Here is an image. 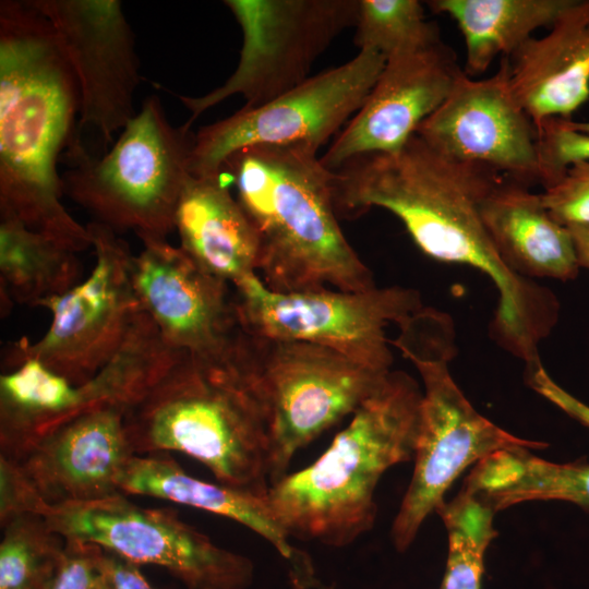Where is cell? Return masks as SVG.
I'll return each instance as SVG.
<instances>
[{"label":"cell","mask_w":589,"mask_h":589,"mask_svg":"<svg viewBox=\"0 0 589 589\" xmlns=\"http://www.w3.org/2000/svg\"><path fill=\"white\" fill-rule=\"evenodd\" d=\"M505 178L481 164L452 159L414 134L398 151L358 156L333 170L337 216L371 207L394 214L428 256L462 264L491 278L498 302L491 335L527 364L556 325L560 303L546 287L515 274L500 257L481 205Z\"/></svg>","instance_id":"obj_1"},{"label":"cell","mask_w":589,"mask_h":589,"mask_svg":"<svg viewBox=\"0 0 589 589\" xmlns=\"http://www.w3.org/2000/svg\"><path fill=\"white\" fill-rule=\"evenodd\" d=\"M75 75L33 0L0 2V215L74 252L92 247L63 206L58 158L74 141Z\"/></svg>","instance_id":"obj_2"},{"label":"cell","mask_w":589,"mask_h":589,"mask_svg":"<svg viewBox=\"0 0 589 589\" xmlns=\"http://www.w3.org/2000/svg\"><path fill=\"white\" fill-rule=\"evenodd\" d=\"M317 151L303 143L252 145L224 165L259 238V276L276 292L371 289L373 274L342 233L333 171Z\"/></svg>","instance_id":"obj_3"},{"label":"cell","mask_w":589,"mask_h":589,"mask_svg":"<svg viewBox=\"0 0 589 589\" xmlns=\"http://www.w3.org/2000/svg\"><path fill=\"white\" fill-rule=\"evenodd\" d=\"M421 399L419 383L392 370L313 464L269 486L267 505L291 539L342 548L373 528L381 478L413 460Z\"/></svg>","instance_id":"obj_4"},{"label":"cell","mask_w":589,"mask_h":589,"mask_svg":"<svg viewBox=\"0 0 589 589\" xmlns=\"http://www.w3.org/2000/svg\"><path fill=\"white\" fill-rule=\"evenodd\" d=\"M135 455L179 452L219 483L266 495L268 436L251 394L227 368L181 353L125 413Z\"/></svg>","instance_id":"obj_5"},{"label":"cell","mask_w":589,"mask_h":589,"mask_svg":"<svg viewBox=\"0 0 589 589\" xmlns=\"http://www.w3.org/2000/svg\"><path fill=\"white\" fill-rule=\"evenodd\" d=\"M398 326L399 335L390 342L412 362L423 384L413 472L390 529L393 544L404 552L469 466L498 450H538L549 444L503 430L466 398L448 369L456 347L446 313L421 308Z\"/></svg>","instance_id":"obj_6"},{"label":"cell","mask_w":589,"mask_h":589,"mask_svg":"<svg viewBox=\"0 0 589 589\" xmlns=\"http://www.w3.org/2000/svg\"><path fill=\"white\" fill-rule=\"evenodd\" d=\"M257 404L268 436L271 485L296 454L353 412L388 372L315 344L241 330L227 366Z\"/></svg>","instance_id":"obj_7"},{"label":"cell","mask_w":589,"mask_h":589,"mask_svg":"<svg viewBox=\"0 0 589 589\" xmlns=\"http://www.w3.org/2000/svg\"><path fill=\"white\" fill-rule=\"evenodd\" d=\"M194 135L187 123L172 125L151 95L106 153H68L73 161L61 175L63 194L118 235L167 239L191 176Z\"/></svg>","instance_id":"obj_8"},{"label":"cell","mask_w":589,"mask_h":589,"mask_svg":"<svg viewBox=\"0 0 589 589\" xmlns=\"http://www.w3.org/2000/svg\"><path fill=\"white\" fill-rule=\"evenodd\" d=\"M86 228L96 256L92 273L40 304L52 315L48 330L37 341L9 346L7 371L35 359L70 383L83 384L116 356L143 313L128 242L100 224L91 221Z\"/></svg>","instance_id":"obj_9"},{"label":"cell","mask_w":589,"mask_h":589,"mask_svg":"<svg viewBox=\"0 0 589 589\" xmlns=\"http://www.w3.org/2000/svg\"><path fill=\"white\" fill-rule=\"evenodd\" d=\"M181 353L166 345L143 311L121 349L83 384L35 359L22 361L0 376V456L19 458L45 434L99 406L130 407Z\"/></svg>","instance_id":"obj_10"},{"label":"cell","mask_w":589,"mask_h":589,"mask_svg":"<svg viewBox=\"0 0 589 589\" xmlns=\"http://www.w3.org/2000/svg\"><path fill=\"white\" fill-rule=\"evenodd\" d=\"M232 288L243 332L323 346L382 372L393 364L385 327L422 308L418 291L400 286L276 292L252 274Z\"/></svg>","instance_id":"obj_11"},{"label":"cell","mask_w":589,"mask_h":589,"mask_svg":"<svg viewBox=\"0 0 589 589\" xmlns=\"http://www.w3.org/2000/svg\"><path fill=\"white\" fill-rule=\"evenodd\" d=\"M242 29L239 62L229 79L199 97L178 95L191 123L211 107L241 95L263 105L310 77L315 60L346 28L356 26L359 0H226Z\"/></svg>","instance_id":"obj_12"},{"label":"cell","mask_w":589,"mask_h":589,"mask_svg":"<svg viewBox=\"0 0 589 589\" xmlns=\"http://www.w3.org/2000/svg\"><path fill=\"white\" fill-rule=\"evenodd\" d=\"M44 517L64 539L163 567L187 589H245L253 579L249 557L218 546L172 509L142 507L123 493L50 507Z\"/></svg>","instance_id":"obj_13"},{"label":"cell","mask_w":589,"mask_h":589,"mask_svg":"<svg viewBox=\"0 0 589 589\" xmlns=\"http://www.w3.org/2000/svg\"><path fill=\"white\" fill-rule=\"evenodd\" d=\"M385 57L359 50L348 62L310 76L289 92L201 128L194 135L190 173L213 177L226 160L252 145L303 143L318 149L362 107Z\"/></svg>","instance_id":"obj_14"},{"label":"cell","mask_w":589,"mask_h":589,"mask_svg":"<svg viewBox=\"0 0 589 589\" xmlns=\"http://www.w3.org/2000/svg\"><path fill=\"white\" fill-rule=\"evenodd\" d=\"M48 19L77 82L80 113L74 141L92 129L104 146L137 111L142 80L132 28L119 0H33ZM70 146V147H71Z\"/></svg>","instance_id":"obj_15"},{"label":"cell","mask_w":589,"mask_h":589,"mask_svg":"<svg viewBox=\"0 0 589 589\" xmlns=\"http://www.w3.org/2000/svg\"><path fill=\"white\" fill-rule=\"evenodd\" d=\"M132 277L143 310L171 349L226 368L242 330L232 285L167 239H143Z\"/></svg>","instance_id":"obj_16"},{"label":"cell","mask_w":589,"mask_h":589,"mask_svg":"<svg viewBox=\"0 0 589 589\" xmlns=\"http://www.w3.org/2000/svg\"><path fill=\"white\" fill-rule=\"evenodd\" d=\"M416 134L452 159L485 165L528 187L540 183L538 129L512 92L508 57L490 77L462 72Z\"/></svg>","instance_id":"obj_17"},{"label":"cell","mask_w":589,"mask_h":589,"mask_svg":"<svg viewBox=\"0 0 589 589\" xmlns=\"http://www.w3.org/2000/svg\"><path fill=\"white\" fill-rule=\"evenodd\" d=\"M462 72L442 40L387 58L364 104L321 163L333 171L361 155L398 151L444 103Z\"/></svg>","instance_id":"obj_18"},{"label":"cell","mask_w":589,"mask_h":589,"mask_svg":"<svg viewBox=\"0 0 589 589\" xmlns=\"http://www.w3.org/2000/svg\"><path fill=\"white\" fill-rule=\"evenodd\" d=\"M128 408L111 404L83 412L11 460L49 507L122 493L121 474L135 455L125 430Z\"/></svg>","instance_id":"obj_19"},{"label":"cell","mask_w":589,"mask_h":589,"mask_svg":"<svg viewBox=\"0 0 589 589\" xmlns=\"http://www.w3.org/2000/svg\"><path fill=\"white\" fill-rule=\"evenodd\" d=\"M119 486L125 495L166 500L245 526L287 562L297 589L318 587L310 556L291 543L290 536L272 514L266 495L197 479L167 454L134 455L121 474Z\"/></svg>","instance_id":"obj_20"},{"label":"cell","mask_w":589,"mask_h":589,"mask_svg":"<svg viewBox=\"0 0 589 589\" xmlns=\"http://www.w3.org/2000/svg\"><path fill=\"white\" fill-rule=\"evenodd\" d=\"M512 92L536 124L570 119L589 99V0H574L540 38L509 57Z\"/></svg>","instance_id":"obj_21"},{"label":"cell","mask_w":589,"mask_h":589,"mask_svg":"<svg viewBox=\"0 0 589 589\" xmlns=\"http://www.w3.org/2000/svg\"><path fill=\"white\" fill-rule=\"evenodd\" d=\"M481 216L500 257L515 274L562 281L578 276L572 233L551 216L541 193L505 177L483 201Z\"/></svg>","instance_id":"obj_22"},{"label":"cell","mask_w":589,"mask_h":589,"mask_svg":"<svg viewBox=\"0 0 589 589\" xmlns=\"http://www.w3.org/2000/svg\"><path fill=\"white\" fill-rule=\"evenodd\" d=\"M229 175L190 176L176 211L180 248L204 271L233 285L257 274L256 231L229 190Z\"/></svg>","instance_id":"obj_23"},{"label":"cell","mask_w":589,"mask_h":589,"mask_svg":"<svg viewBox=\"0 0 589 589\" xmlns=\"http://www.w3.org/2000/svg\"><path fill=\"white\" fill-rule=\"evenodd\" d=\"M528 448L498 450L473 466L462 488L496 513L530 501H564L589 512V462H552Z\"/></svg>","instance_id":"obj_24"},{"label":"cell","mask_w":589,"mask_h":589,"mask_svg":"<svg viewBox=\"0 0 589 589\" xmlns=\"http://www.w3.org/2000/svg\"><path fill=\"white\" fill-rule=\"evenodd\" d=\"M574 0H431L436 13L449 15L466 46L464 72L484 73L497 57H509L532 32L551 27Z\"/></svg>","instance_id":"obj_25"},{"label":"cell","mask_w":589,"mask_h":589,"mask_svg":"<svg viewBox=\"0 0 589 589\" xmlns=\"http://www.w3.org/2000/svg\"><path fill=\"white\" fill-rule=\"evenodd\" d=\"M76 254L57 239L0 215L1 313L14 303L40 306L79 285Z\"/></svg>","instance_id":"obj_26"},{"label":"cell","mask_w":589,"mask_h":589,"mask_svg":"<svg viewBox=\"0 0 589 589\" xmlns=\"http://www.w3.org/2000/svg\"><path fill=\"white\" fill-rule=\"evenodd\" d=\"M448 536V553L438 589H481L485 552L497 536L496 512L461 489L437 509Z\"/></svg>","instance_id":"obj_27"},{"label":"cell","mask_w":589,"mask_h":589,"mask_svg":"<svg viewBox=\"0 0 589 589\" xmlns=\"http://www.w3.org/2000/svg\"><path fill=\"white\" fill-rule=\"evenodd\" d=\"M1 528L0 589H49L65 539L37 514L19 516Z\"/></svg>","instance_id":"obj_28"},{"label":"cell","mask_w":589,"mask_h":589,"mask_svg":"<svg viewBox=\"0 0 589 589\" xmlns=\"http://www.w3.org/2000/svg\"><path fill=\"white\" fill-rule=\"evenodd\" d=\"M354 44L385 59L441 41L437 25L426 21L417 0H359Z\"/></svg>","instance_id":"obj_29"},{"label":"cell","mask_w":589,"mask_h":589,"mask_svg":"<svg viewBox=\"0 0 589 589\" xmlns=\"http://www.w3.org/2000/svg\"><path fill=\"white\" fill-rule=\"evenodd\" d=\"M570 119L551 118L537 125L540 184H554L568 167L589 161V134L575 130Z\"/></svg>","instance_id":"obj_30"},{"label":"cell","mask_w":589,"mask_h":589,"mask_svg":"<svg viewBox=\"0 0 589 589\" xmlns=\"http://www.w3.org/2000/svg\"><path fill=\"white\" fill-rule=\"evenodd\" d=\"M49 589H116L107 551L94 543L65 539Z\"/></svg>","instance_id":"obj_31"},{"label":"cell","mask_w":589,"mask_h":589,"mask_svg":"<svg viewBox=\"0 0 589 589\" xmlns=\"http://www.w3.org/2000/svg\"><path fill=\"white\" fill-rule=\"evenodd\" d=\"M544 206L561 225H589V161L572 165L541 193Z\"/></svg>","instance_id":"obj_32"},{"label":"cell","mask_w":589,"mask_h":589,"mask_svg":"<svg viewBox=\"0 0 589 589\" xmlns=\"http://www.w3.org/2000/svg\"><path fill=\"white\" fill-rule=\"evenodd\" d=\"M49 506L40 498L15 461L0 456V525L25 515H45Z\"/></svg>","instance_id":"obj_33"},{"label":"cell","mask_w":589,"mask_h":589,"mask_svg":"<svg viewBox=\"0 0 589 589\" xmlns=\"http://www.w3.org/2000/svg\"><path fill=\"white\" fill-rule=\"evenodd\" d=\"M526 381L542 397L589 428V406L566 392L548 374L541 361L527 365Z\"/></svg>","instance_id":"obj_34"},{"label":"cell","mask_w":589,"mask_h":589,"mask_svg":"<svg viewBox=\"0 0 589 589\" xmlns=\"http://www.w3.org/2000/svg\"><path fill=\"white\" fill-rule=\"evenodd\" d=\"M107 561L116 589H155L142 575L136 564L109 551H107Z\"/></svg>","instance_id":"obj_35"},{"label":"cell","mask_w":589,"mask_h":589,"mask_svg":"<svg viewBox=\"0 0 589 589\" xmlns=\"http://www.w3.org/2000/svg\"><path fill=\"white\" fill-rule=\"evenodd\" d=\"M573 237L579 267L589 269V225L566 226Z\"/></svg>","instance_id":"obj_36"},{"label":"cell","mask_w":589,"mask_h":589,"mask_svg":"<svg viewBox=\"0 0 589 589\" xmlns=\"http://www.w3.org/2000/svg\"><path fill=\"white\" fill-rule=\"evenodd\" d=\"M569 124L580 132H585L589 134V122H575L573 120H569Z\"/></svg>","instance_id":"obj_37"}]
</instances>
